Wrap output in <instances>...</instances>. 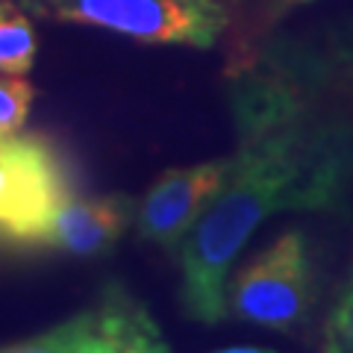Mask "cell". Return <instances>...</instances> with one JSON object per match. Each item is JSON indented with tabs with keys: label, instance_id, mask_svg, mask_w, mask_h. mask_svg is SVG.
I'll return each mask as SVG.
<instances>
[{
	"label": "cell",
	"instance_id": "6da1fadb",
	"mask_svg": "<svg viewBox=\"0 0 353 353\" xmlns=\"http://www.w3.org/2000/svg\"><path fill=\"white\" fill-rule=\"evenodd\" d=\"M230 176L180 245V303L192 321L227 315V274L262 221L339 209L353 180V115L309 118L239 139Z\"/></svg>",
	"mask_w": 353,
	"mask_h": 353
},
{
	"label": "cell",
	"instance_id": "4fadbf2b",
	"mask_svg": "<svg viewBox=\"0 0 353 353\" xmlns=\"http://www.w3.org/2000/svg\"><path fill=\"white\" fill-rule=\"evenodd\" d=\"M324 353H345V350L339 347V341H336V339H330V345H327V350H324Z\"/></svg>",
	"mask_w": 353,
	"mask_h": 353
},
{
	"label": "cell",
	"instance_id": "277c9868",
	"mask_svg": "<svg viewBox=\"0 0 353 353\" xmlns=\"http://www.w3.org/2000/svg\"><path fill=\"white\" fill-rule=\"evenodd\" d=\"M68 24L109 30L145 44L212 48L227 27L221 0H44Z\"/></svg>",
	"mask_w": 353,
	"mask_h": 353
},
{
	"label": "cell",
	"instance_id": "7a4b0ae2",
	"mask_svg": "<svg viewBox=\"0 0 353 353\" xmlns=\"http://www.w3.org/2000/svg\"><path fill=\"white\" fill-rule=\"evenodd\" d=\"M71 194V171L50 139L0 136V248L24 250Z\"/></svg>",
	"mask_w": 353,
	"mask_h": 353
},
{
	"label": "cell",
	"instance_id": "52a82bcc",
	"mask_svg": "<svg viewBox=\"0 0 353 353\" xmlns=\"http://www.w3.org/2000/svg\"><path fill=\"white\" fill-rule=\"evenodd\" d=\"M88 312L92 324L80 353H171L148 306L124 285H106Z\"/></svg>",
	"mask_w": 353,
	"mask_h": 353
},
{
	"label": "cell",
	"instance_id": "9c48e42d",
	"mask_svg": "<svg viewBox=\"0 0 353 353\" xmlns=\"http://www.w3.org/2000/svg\"><path fill=\"white\" fill-rule=\"evenodd\" d=\"M92 324V312H77L68 321H62L50 330H41L36 336H27L21 341L0 345V353H80Z\"/></svg>",
	"mask_w": 353,
	"mask_h": 353
},
{
	"label": "cell",
	"instance_id": "ba28073f",
	"mask_svg": "<svg viewBox=\"0 0 353 353\" xmlns=\"http://www.w3.org/2000/svg\"><path fill=\"white\" fill-rule=\"evenodd\" d=\"M39 39L30 18L15 3L0 0V74L24 77L36 65Z\"/></svg>",
	"mask_w": 353,
	"mask_h": 353
},
{
	"label": "cell",
	"instance_id": "8fae6325",
	"mask_svg": "<svg viewBox=\"0 0 353 353\" xmlns=\"http://www.w3.org/2000/svg\"><path fill=\"white\" fill-rule=\"evenodd\" d=\"M333 339L345 353H353V274L333 309Z\"/></svg>",
	"mask_w": 353,
	"mask_h": 353
},
{
	"label": "cell",
	"instance_id": "8992f818",
	"mask_svg": "<svg viewBox=\"0 0 353 353\" xmlns=\"http://www.w3.org/2000/svg\"><path fill=\"white\" fill-rule=\"evenodd\" d=\"M136 206L127 194H71L59 212L24 250H59L71 256H101L130 227Z\"/></svg>",
	"mask_w": 353,
	"mask_h": 353
},
{
	"label": "cell",
	"instance_id": "5b68a950",
	"mask_svg": "<svg viewBox=\"0 0 353 353\" xmlns=\"http://www.w3.org/2000/svg\"><path fill=\"white\" fill-rule=\"evenodd\" d=\"M233 159H212L159 174L136 212L139 236L168 253H176L203 209L224 189Z\"/></svg>",
	"mask_w": 353,
	"mask_h": 353
},
{
	"label": "cell",
	"instance_id": "3957f363",
	"mask_svg": "<svg viewBox=\"0 0 353 353\" xmlns=\"http://www.w3.org/2000/svg\"><path fill=\"white\" fill-rule=\"evenodd\" d=\"M315 303L312 265L301 233H283L241 265L227 292V309L239 321L294 333Z\"/></svg>",
	"mask_w": 353,
	"mask_h": 353
},
{
	"label": "cell",
	"instance_id": "30bf717a",
	"mask_svg": "<svg viewBox=\"0 0 353 353\" xmlns=\"http://www.w3.org/2000/svg\"><path fill=\"white\" fill-rule=\"evenodd\" d=\"M36 88L24 77H0V136H15L24 130Z\"/></svg>",
	"mask_w": 353,
	"mask_h": 353
},
{
	"label": "cell",
	"instance_id": "7c38bea8",
	"mask_svg": "<svg viewBox=\"0 0 353 353\" xmlns=\"http://www.w3.org/2000/svg\"><path fill=\"white\" fill-rule=\"evenodd\" d=\"M212 353H277V350H268V347H221Z\"/></svg>",
	"mask_w": 353,
	"mask_h": 353
}]
</instances>
